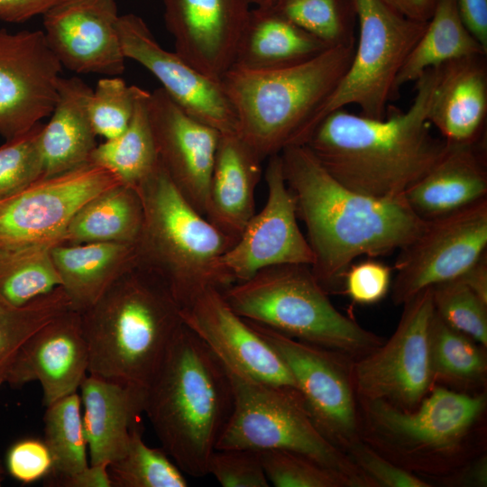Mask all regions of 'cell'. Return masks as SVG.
Segmentation results:
<instances>
[{"mask_svg":"<svg viewBox=\"0 0 487 487\" xmlns=\"http://www.w3.org/2000/svg\"><path fill=\"white\" fill-rule=\"evenodd\" d=\"M79 389L89 464L108 465L124 454L141 427L146 389L91 374Z\"/></svg>","mask_w":487,"mask_h":487,"instance_id":"603a6c76","label":"cell"},{"mask_svg":"<svg viewBox=\"0 0 487 487\" xmlns=\"http://www.w3.org/2000/svg\"><path fill=\"white\" fill-rule=\"evenodd\" d=\"M148 115L161 166L186 200L207 217L221 133L185 112L161 87L150 92Z\"/></svg>","mask_w":487,"mask_h":487,"instance_id":"ac0fdd59","label":"cell"},{"mask_svg":"<svg viewBox=\"0 0 487 487\" xmlns=\"http://www.w3.org/2000/svg\"><path fill=\"white\" fill-rule=\"evenodd\" d=\"M269 482L276 487L354 486L342 473L287 450L259 451Z\"/></svg>","mask_w":487,"mask_h":487,"instance_id":"60d3db41","label":"cell"},{"mask_svg":"<svg viewBox=\"0 0 487 487\" xmlns=\"http://www.w3.org/2000/svg\"><path fill=\"white\" fill-rule=\"evenodd\" d=\"M399 325L387 342L359 358L354 385L368 400H382L405 409L416 408L433 381L429 327L434 316L432 289L419 291L404 304Z\"/></svg>","mask_w":487,"mask_h":487,"instance_id":"30bf717a","label":"cell"},{"mask_svg":"<svg viewBox=\"0 0 487 487\" xmlns=\"http://www.w3.org/2000/svg\"><path fill=\"white\" fill-rule=\"evenodd\" d=\"M427 119L449 144L483 142L487 120V54L442 65Z\"/></svg>","mask_w":487,"mask_h":487,"instance_id":"cb8c5ba5","label":"cell"},{"mask_svg":"<svg viewBox=\"0 0 487 487\" xmlns=\"http://www.w3.org/2000/svg\"><path fill=\"white\" fill-rule=\"evenodd\" d=\"M414 213L432 220L487 198L483 142L450 144L441 159L403 194Z\"/></svg>","mask_w":487,"mask_h":487,"instance_id":"d4e9b609","label":"cell"},{"mask_svg":"<svg viewBox=\"0 0 487 487\" xmlns=\"http://www.w3.org/2000/svg\"><path fill=\"white\" fill-rule=\"evenodd\" d=\"M41 122L0 146V200L24 189L43 176Z\"/></svg>","mask_w":487,"mask_h":487,"instance_id":"ab89813d","label":"cell"},{"mask_svg":"<svg viewBox=\"0 0 487 487\" xmlns=\"http://www.w3.org/2000/svg\"><path fill=\"white\" fill-rule=\"evenodd\" d=\"M42 16L46 41L63 67L109 77L124 72L116 0H62Z\"/></svg>","mask_w":487,"mask_h":487,"instance_id":"d6986e66","label":"cell"},{"mask_svg":"<svg viewBox=\"0 0 487 487\" xmlns=\"http://www.w3.org/2000/svg\"><path fill=\"white\" fill-rule=\"evenodd\" d=\"M355 42L306 61L267 70L232 67L220 82L234 111L236 133L264 161L303 145L315 114L353 59Z\"/></svg>","mask_w":487,"mask_h":487,"instance_id":"5b68a950","label":"cell"},{"mask_svg":"<svg viewBox=\"0 0 487 487\" xmlns=\"http://www.w3.org/2000/svg\"><path fill=\"white\" fill-rule=\"evenodd\" d=\"M71 309L62 287L22 307L0 297V387L6 382L10 367L22 345L40 327Z\"/></svg>","mask_w":487,"mask_h":487,"instance_id":"8d00e7d4","label":"cell"},{"mask_svg":"<svg viewBox=\"0 0 487 487\" xmlns=\"http://www.w3.org/2000/svg\"><path fill=\"white\" fill-rule=\"evenodd\" d=\"M386 5L403 16L427 22L433 14L438 0H382Z\"/></svg>","mask_w":487,"mask_h":487,"instance_id":"f907efd6","label":"cell"},{"mask_svg":"<svg viewBox=\"0 0 487 487\" xmlns=\"http://www.w3.org/2000/svg\"><path fill=\"white\" fill-rule=\"evenodd\" d=\"M139 89L136 86H127L118 77L97 81L88 102L89 116L96 135L109 140L124 132L133 117Z\"/></svg>","mask_w":487,"mask_h":487,"instance_id":"b9f144b4","label":"cell"},{"mask_svg":"<svg viewBox=\"0 0 487 487\" xmlns=\"http://www.w3.org/2000/svg\"><path fill=\"white\" fill-rule=\"evenodd\" d=\"M435 312L451 327L487 345V303L460 279L431 287Z\"/></svg>","mask_w":487,"mask_h":487,"instance_id":"f35d334b","label":"cell"},{"mask_svg":"<svg viewBox=\"0 0 487 487\" xmlns=\"http://www.w3.org/2000/svg\"><path fill=\"white\" fill-rule=\"evenodd\" d=\"M241 317L292 338L361 358L381 337L342 314L307 264H280L222 290Z\"/></svg>","mask_w":487,"mask_h":487,"instance_id":"52a82bcc","label":"cell"},{"mask_svg":"<svg viewBox=\"0 0 487 487\" xmlns=\"http://www.w3.org/2000/svg\"><path fill=\"white\" fill-rule=\"evenodd\" d=\"M142 223L138 190L120 184L85 203L69 222L60 244H135Z\"/></svg>","mask_w":487,"mask_h":487,"instance_id":"f546056e","label":"cell"},{"mask_svg":"<svg viewBox=\"0 0 487 487\" xmlns=\"http://www.w3.org/2000/svg\"><path fill=\"white\" fill-rule=\"evenodd\" d=\"M487 198L456 212L426 221L422 232L399 250L391 285L394 304L459 278L485 253Z\"/></svg>","mask_w":487,"mask_h":487,"instance_id":"7c38bea8","label":"cell"},{"mask_svg":"<svg viewBox=\"0 0 487 487\" xmlns=\"http://www.w3.org/2000/svg\"><path fill=\"white\" fill-rule=\"evenodd\" d=\"M245 320L281 356L321 432L337 446L358 441L353 372L345 355Z\"/></svg>","mask_w":487,"mask_h":487,"instance_id":"4fadbf2b","label":"cell"},{"mask_svg":"<svg viewBox=\"0 0 487 487\" xmlns=\"http://www.w3.org/2000/svg\"><path fill=\"white\" fill-rule=\"evenodd\" d=\"M93 89L81 78H60L58 100L41 134L43 178L55 176L89 161L96 148L88 102Z\"/></svg>","mask_w":487,"mask_h":487,"instance_id":"4316f807","label":"cell"},{"mask_svg":"<svg viewBox=\"0 0 487 487\" xmlns=\"http://www.w3.org/2000/svg\"><path fill=\"white\" fill-rule=\"evenodd\" d=\"M51 257L70 303L81 312L137 262L134 244H57Z\"/></svg>","mask_w":487,"mask_h":487,"instance_id":"83f0119b","label":"cell"},{"mask_svg":"<svg viewBox=\"0 0 487 487\" xmlns=\"http://www.w3.org/2000/svg\"><path fill=\"white\" fill-rule=\"evenodd\" d=\"M265 180L266 204L222 258L234 282L274 265L314 263V253L298 223L296 201L286 183L280 153L268 158Z\"/></svg>","mask_w":487,"mask_h":487,"instance_id":"9a60e30c","label":"cell"},{"mask_svg":"<svg viewBox=\"0 0 487 487\" xmlns=\"http://www.w3.org/2000/svg\"><path fill=\"white\" fill-rule=\"evenodd\" d=\"M62 0H0V20L23 23L44 14Z\"/></svg>","mask_w":487,"mask_h":487,"instance_id":"c3c4849f","label":"cell"},{"mask_svg":"<svg viewBox=\"0 0 487 487\" xmlns=\"http://www.w3.org/2000/svg\"><path fill=\"white\" fill-rule=\"evenodd\" d=\"M53 245L0 250V297L22 307L61 286L51 257Z\"/></svg>","mask_w":487,"mask_h":487,"instance_id":"836d02e7","label":"cell"},{"mask_svg":"<svg viewBox=\"0 0 487 487\" xmlns=\"http://www.w3.org/2000/svg\"><path fill=\"white\" fill-rule=\"evenodd\" d=\"M251 5L255 6H269L277 0H247Z\"/></svg>","mask_w":487,"mask_h":487,"instance_id":"f5cc1de1","label":"cell"},{"mask_svg":"<svg viewBox=\"0 0 487 487\" xmlns=\"http://www.w3.org/2000/svg\"><path fill=\"white\" fill-rule=\"evenodd\" d=\"M487 54V51L472 35L462 22L455 0H438L432 16L396 80V90L430 68L453 60Z\"/></svg>","mask_w":487,"mask_h":487,"instance_id":"4dcf8cb0","label":"cell"},{"mask_svg":"<svg viewBox=\"0 0 487 487\" xmlns=\"http://www.w3.org/2000/svg\"><path fill=\"white\" fill-rule=\"evenodd\" d=\"M262 161L236 133L220 134L207 218L234 242L255 214L254 192Z\"/></svg>","mask_w":487,"mask_h":487,"instance_id":"484cf974","label":"cell"},{"mask_svg":"<svg viewBox=\"0 0 487 487\" xmlns=\"http://www.w3.org/2000/svg\"><path fill=\"white\" fill-rule=\"evenodd\" d=\"M441 69L419 76L406 111L388 107L385 118L374 119L340 108L326 115L303 145L346 188L374 198L403 196L450 145L432 133L427 119Z\"/></svg>","mask_w":487,"mask_h":487,"instance_id":"7a4b0ae2","label":"cell"},{"mask_svg":"<svg viewBox=\"0 0 487 487\" xmlns=\"http://www.w3.org/2000/svg\"><path fill=\"white\" fill-rule=\"evenodd\" d=\"M46 407L43 441L52 466L43 485L52 487L56 481L87 468L89 462L80 396L76 391Z\"/></svg>","mask_w":487,"mask_h":487,"instance_id":"d6a6232c","label":"cell"},{"mask_svg":"<svg viewBox=\"0 0 487 487\" xmlns=\"http://www.w3.org/2000/svg\"><path fill=\"white\" fill-rule=\"evenodd\" d=\"M62 65L42 31L0 29V135L18 136L51 115Z\"/></svg>","mask_w":487,"mask_h":487,"instance_id":"5bb4252c","label":"cell"},{"mask_svg":"<svg viewBox=\"0 0 487 487\" xmlns=\"http://www.w3.org/2000/svg\"><path fill=\"white\" fill-rule=\"evenodd\" d=\"M354 2L359 33L352 61L315 114L306 141L326 115L348 105L357 106L364 116L385 118L390 101L398 95L397 77L427 23L405 17L382 0Z\"/></svg>","mask_w":487,"mask_h":487,"instance_id":"9c48e42d","label":"cell"},{"mask_svg":"<svg viewBox=\"0 0 487 487\" xmlns=\"http://www.w3.org/2000/svg\"><path fill=\"white\" fill-rule=\"evenodd\" d=\"M117 31L124 57L148 69L185 112L221 133H236V116L220 81L163 49L136 14L120 15Z\"/></svg>","mask_w":487,"mask_h":487,"instance_id":"e0dca14e","label":"cell"},{"mask_svg":"<svg viewBox=\"0 0 487 487\" xmlns=\"http://www.w3.org/2000/svg\"><path fill=\"white\" fill-rule=\"evenodd\" d=\"M352 461L369 479L372 486L428 487L419 477L388 462L359 441L349 446Z\"/></svg>","mask_w":487,"mask_h":487,"instance_id":"f6af8a7d","label":"cell"},{"mask_svg":"<svg viewBox=\"0 0 487 487\" xmlns=\"http://www.w3.org/2000/svg\"><path fill=\"white\" fill-rule=\"evenodd\" d=\"M3 475H4V470H3V467H2V465L0 464V485H1V483L3 482V479H4Z\"/></svg>","mask_w":487,"mask_h":487,"instance_id":"db71d44e","label":"cell"},{"mask_svg":"<svg viewBox=\"0 0 487 487\" xmlns=\"http://www.w3.org/2000/svg\"><path fill=\"white\" fill-rule=\"evenodd\" d=\"M88 374V348L79 313L69 309L35 331L20 347L6 382L39 381L45 406L76 392Z\"/></svg>","mask_w":487,"mask_h":487,"instance_id":"44dd1931","label":"cell"},{"mask_svg":"<svg viewBox=\"0 0 487 487\" xmlns=\"http://www.w3.org/2000/svg\"><path fill=\"white\" fill-rule=\"evenodd\" d=\"M391 271V267L376 260L351 263L344 273L341 290L356 304H375L388 294Z\"/></svg>","mask_w":487,"mask_h":487,"instance_id":"ee69618b","label":"cell"},{"mask_svg":"<svg viewBox=\"0 0 487 487\" xmlns=\"http://www.w3.org/2000/svg\"><path fill=\"white\" fill-rule=\"evenodd\" d=\"M368 404L374 423L385 433L410 446L443 450L462 439L484 410L486 398L436 387L411 412L382 400Z\"/></svg>","mask_w":487,"mask_h":487,"instance_id":"7402d4cb","label":"cell"},{"mask_svg":"<svg viewBox=\"0 0 487 487\" xmlns=\"http://www.w3.org/2000/svg\"><path fill=\"white\" fill-rule=\"evenodd\" d=\"M475 341L447 325L436 312L429 327L432 377L456 386L475 385L486 376L483 350Z\"/></svg>","mask_w":487,"mask_h":487,"instance_id":"e575fe53","label":"cell"},{"mask_svg":"<svg viewBox=\"0 0 487 487\" xmlns=\"http://www.w3.org/2000/svg\"><path fill=\"white\" fill-rule=\"evenodd\" d=\"M52 459L44 441L24 438L15 442L6 455V468L23 483L44 479L51 472Z\"/></svg>","mask_w":487,"mask_h":487,"instance_id":"bcb514c9","label":"cell"},{"mask_svg":"<svg viewBox=\"0 0 487 487\" xmlns=\"http://www.w3.org/2000/svg\"><path fill=\"white\" fill-rule=\"evenodd\" d=\"M175 52L220 81L233 67L251 5L247 0H162Z\"/></svg>","mask_w":487,"mask_h":487,"instance_id":"ffe728a7","label":"cell"},{"mask_svg":"<svg viewBox=\"0 0 487 487\" xmlns=\"http://www.w3.org/2000/svg\"><path fill=\"white\" fill-rule=\"evenodd\" d=\"M180 315L226 368L263 384L298 391L279 353L233 310L221 289L202 290L180 308Z\"/></svg>","mask_w":487,"mask_h":487,"instance_id":"2e32d148","label":"cell"},{"mask_svg":"<svg viewBox=\"0 0 487 487\" xmlns=\"http://www.w3.org/2000/svg\"><path fill=\"white\" fill-rule=\"evenodd\" d=\"M88 374L146 389L183 325L164 280L136 262L81 312Z\"/></svg>","mask_w":487,"mask_h":487,"instance_id":"277c9868","label":"cell"},{"mask_svg":"<svg viewBox=\"0 0 487 487\" xmlns=\"http://www.w3.org/2000/svg\"><path fill=\"white\" fill-rule=\"evenodd\" d=\"M225 369L234 406L216 449L291 451L342 473L354 486H372L317 427L298 391L263 384Z\"/></svg>","mask_w":487,"mask_h":487,"instance_id":"ba28073f","label":"cell"},{"mask_svg":"<svg viewBox=\"0 0 487 487\" xmlns=\"http://www.w3.org/2000/svg\"><path fill=\"white\" fill-rule=\"evenodd\" d=\"M462 22L487 51V0H455Z\"/></svg>","mask_w":487,"mask_h":487,"instance_id":"7dc6e473","label":"cell"},{"mask_svg":"<svg viewBox=\"0 0 487 487\" xmlns=\"http://www.w3.org/2000/svg\"><path fill=\"white\" fill-rule=\"evenodd\" d=\"M280 154L314 253L312 271L328 294L342 289L344 273L354 259L399 251L424 229L426 221L404 196L374 198L346 188L306 145L288 146Z\"/></svg>","mask_w":487,"mask_h":487,"instance_id":"6da1fadb","label":"cell"},{"mask_svg":"<svg viewBox=\"0 0 487 487\" xmlns=\"http://www.w3.org/2000/svg\"><path fill=\"white\" fill-rule=\"evenodd\" d=\"M112 487H187L188 481L166 451L147 446L136 427L126 451L107 466Z\"/></svg>","mask_w":487,"mask_h":487,"instance_id":"74e56055","label":"cell"},{"mask_svg":"<svg viewBox=\"0 0 487 487\" xmlns=\"http://www.w3.org/2000/svg\"><path fill=\"white\" fill-rule=\"evenodd\" d=\"M482 300L487 303L486 253L459 278Z\"/></svg>","mask_w":487,"mask_h":487,"instance_id":"816d5d0a","label":"cell"},{"mask_svg":"<svg viewBox=\"0 0 487 487\" xmlns=\"http://www.w3.org/2000/svg\"><path fill=\"white\" fill-rule=\"evenodd\" d=\"M120 184L112 171L88 161L1 199L0 250L60 244L74 214L96 195Z\"/></svg>","mask_w":487,"mask_h":487,"instance_id":"8fae6325","label":"cell"},{"mask_svg":"<svg viewBox=\"0 0 487 487\" xmlns=\"http://www.w3.org/2000/svg\"><path fill=\"white\" fill-rule=\"evenodd\" d=\"M136 189L143 207L137 262L164 280L180 308L207 288L234 282L222 258L235 242L186 200L160 161Z\"/></svg>","mask_w":487,"mask_h":487,"instance_id":"8992f818","label":"cell"},{"mask_svg":"<svg viewBox=\"0 0 487 487\" xmlns=\"http://www.w3.org/2000/svg\"><path fill=\"white\" fill-rule=\"evenodd\" d=\"M207 473L224 487H268L270 484L258 451L216 449Z\"/></svg>","mask_w":487,"mask_h":487,"instance_id":"7bdbcfd3","label":"cell"},{"mask_svg":"<svg viewBox=\"0 0 487 487\" xmlns=\"http://www.w3.org/2000/svg\"><path fill=\"white\" fill-rule=\"evenodd\" d=\"M150 92L139 89L133 117L119 136L96 145L89 161L112 171L126 186L136 188L156 168L158 152L148 115Z\"/></svg>","mask_w":487,"mask_h":487,"instance_id":"1f68e13d","label":"cell"},{"mask_svg":"<svg viewBox=\"0 0 487 487\" xmlns=\"http://www.w3.org/2000/svg\"><path fill=\"white\" fill-rule=\"evenodd\" d=\"M269 6L329 47L356 41L354 0H277Z\"/></svg>","mask_w":487,"mask_h":487,"instance_id":"d590c367","label":"cell"},{"mask_svg":"<svg viewBox=\"0 0 487 487\" xmlns=\"http://www.w3.org/2000/svg\"><path fill=\"white\" fill-rule=\"evenodd\" d=\"M233 406L225 365L183 323L146 388L144 414L161 447L184 473L207 474Z\"/></svg>","mask_w":487,"mask_h":487,"instance_id":"3957f363","label":"cell"},{"mask_svg":"<svg viewBox=\"0 0 487 487\" xmlns=\"http://www.w3.org/2000/svg\"><path fill=\"white\" fill-rule=\"evenodd\" d=\"M107 464H90L56 481L52 487H112Z\"/></svg>","mask_w":487,"mask_h":487,"instance_id":"681fc988","label":"cell"},{"mask_svg":"<svg viewBox=\"0 0 487 487\" xmlns=\"http://www.w3.org/2000/svg\"><path fill=\"white\" fill-rule=\"evenodd\" d=\"M330 48L270 6L251 8L233 67L267 70L295 65Z\"/></svg>","mask_w":487,"mask_h":487,"instance_id":"f1b7e54d","label":"cell"}]
</instances>
